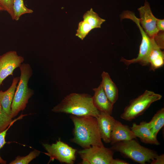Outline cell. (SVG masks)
Here are the masks:
<instances>
[{
    "mask_svg": "<svg viewBox=\"0 0 164 164\" xmlns=\"http://www.w3.org/2000/svg\"><path fill=\"white\" fill-rule=\"evenodd\" d=\"M73 122V137L70 141L84 149L91 146H104L96 118L92 116H77L71 114Z\"/></svg>",
    "mask_w": 164,
    "mask_h": 164,
    "instance_id": "obj_1",
    "label": "cell"
},
{
    "mask_svg": "<svg viewBox=\"0 0 164 164\" xmlns=\"http://www.w3.org/2000/svg\"><path fill=\"white\" fill-rule=\"evenodd\" d=\"M52 111L77 116H90L96 118L100 112L94 105L92 97L87 94L76 93H72L65 97Z\"/></svg>",
    "mask_w": 164,
    "mask_h": 164,
    "instance_id": "obj_2",
    "label": "cell"
},
{
    "mask_svg": "<svg viewBox=\"0 0 164 164\" xmlns=\"http://www.w3.org/2000/svg\"><path fill=\"white\" fill-rule=\"evenodd\" d=\"M19 67L20 76L11 106L10 116L12 118L25 109L29 99L34 93L33 90L28 86L29 79L32 74L30 65L27 63H23Z\"/></svg>",
    "mask_w": 164,
    "mask_h": 164,
    "instance_id": "obj_3",
    "label": "cell"
},
{
    "mask_svg": "<svg viewBox=\"0 0 164 164\" xmlns=\"http://www.w3.org/2000/svg\"><path fill=\"white\" fill-rule=\"evenodd\" d=\"M135 139L117 142L110 148L124 157L141 164L150 162L158 155L155 151L141 145Z\"/></svg>",
    "mask_w": 164,
    "mask_h": 164,
    "instance_id": "obj_4",
    "label": "cell"
},
{
    "mask_svg": "<svg viewBox=\"0 0 164 164\" xmlns=\"http://www.w3.org/2000/svg\"><path fill=\"white\" fill-rule=\"evenodd\" d=\"M162 96L154 92L145 90L137 97L131 100L124 108L120 118L130 122L142 114L153 102L161 99Z\"/></svg>",
    "mask_w": 164,
    "mask_h": 164,
    "instance_id": "obj_5",
    "label": "cell"
},
{
    "mask_svg": "<svg viewBox=\"0 0 164 164\" xmlns=\"http://www.w3.org/2000/svg\"><path fill=\"white\" fill-rule=\"evenodd\" d=\"M120 17L121 19H129L134 22L139 29L142 37L138 56L130 60L122 57L120 61L123 62L126 66L136 63H139L143 66L149 65L148 57L152 48L154 38H151L147 35L141 26L139 19L137 18L133 12L125 11L121 14Z\"/></svg>",
    "mask_w": 164,
    "mask_h": 164,
    "instance_id": "obj_6",
    "label": "cell"
},
{
    "mask_svg": "<svg viewBox=\"0 0 164 164\" xmlns=\"http://www.w3.org/2000/svg\"><path fill=\"white\" fill-rule=\"evenodd\" d=\"M43 145L47 151L45 154L50 157L49 163L56 159L61 163H74L77 150L61 141L60 139L56 143L51 145L43 144Z\"/></svg>",
    "mask_w": 164,
    "mask_h": 164,
    "instance_id": "obj_7",
    "label": "cell"
},
{
    "mask_svg": "<svg viewBox=\"0 0 164 164\" xmlns=\"http://www.w3.org/2000/svg\"><path fill=\"white\" fill-rule=\"evenodd\" d=\"M83 164H111L114 152L104 146H91L78 152Z\"/></svg>",
    "mask_w": 164,
    "mask_h": 164,
    "instance_id": "obj_8",
    "label": "cell"
},
{
    "mask_svg": "<svg viewBox=\"0 0 164 164\" xmlns=\"http://www.w3.org/2000/svg\"><path fill=\"white\" fill-rule=\"evenodd\" d=\"M24 58L15 50L8 51L0 56V87L4 80L13 76L14 70L24 62Z\"/></svg>",
    "mask_w": 164,
    "mask_h": 164,
    "instance_id": "obj_9",
    "label": "cell"
},
{
    "mask_svg": "<svg viewBox=\"0 0 164 164\" xmlns=\"http://www.w3.org/2000/svg\"><path fill=\"white\" fill-rule=\"evenodd\" d=\"M83 20L80 22L75 36L82 40L92 29L101 28V24L105 20L100 18L92 8L87 11L83 15Z\"/></svg>",
    "mask_w": 164,
    "mask_h": 164,
    "instance_id": "obj_10",
    "label": "cell"
},
{
    "mask_svg": "<svg viewBox=\"0 0 164 164\" xmlns=\"http://www.w3.org/2000/svg\"><path fill=\"white\" fill-rule=\"evenodd\" d=\"M138 10L142 27L150 38H154L159 31L156 26L158 19L152 14L149 2L145 1L144 5L138 8Z\"/></svg>",
    "mask_w": 164,
    "mask_h": 164,
    "instance_id": "obj_11",
    "label": "cell"
},
{
    "mask_svg": "<svg viewBox=\"0 0 164 164\" xmlns=\"http://www.w3.org/2000/svg\"><path fill=\"white\" fill-rule=\"evenodd\" d=\"M96 118L101 139L105 143H110L116 120L111 115L101 112Z\"/></svg>",
    "mask_w": 164,
    "mask_h": 164,
    "instance_id": "obj_12",
    "label": "cell"
},
{
    "mask_svg": "<svg viewBox=\"0 0 164 164\" xmlns=\"http://www.w3.org/2000/svg\"><path fill=\"white\" fill-rule=\"evenodd\" d=\"M131 129L142 142L156 145L160 144L157 137L154 135L146 121H142L138 125L133 123Z\"/></svg>",
    "mask_w": 164,
    "mask_h": 164,
    "instance_id": "obj_13",
    "label": "cell"
},
{
    "mask_svg": "<svg viewBox=\"0 0 164 164\" xmlns=\"http://www.w3.org/2000/svg\"><path fill=\"white\" fill-rule=\"evenodd\" d=\"M135 135L128 126L116 120L111 136L110 144L122 141L136 139Z\"/></svg>",
    "mask_w": 164,
    "mask_h": 164,
    "instance_id": "obj_14",
    "label": "cell"
},
{
    "mask_svg": "<svg viewBox=\"0 0 164 164\" xmlns=\"http://www.w3.org/2000/svg\"><path fill=\"white\" fill-rule=\"evenodd\" d=\"M93 90L94 94L92 100L95 106L100 112L111 115L113 105L107 97L101 84L97 88L93 89Z\"/></svg>",
    "mask_w": 164,
    "mask_h": 164,
    "instance_id": "obj_15",
    "label": "cell"
},
{
    "mask_svg": "<svg viewBox=\"0 0 164 164\" xmlns=\"http://www.w3.org/2000/svg\"><path fill=\"white\" fill-rule=\"evenodd\" d=\"M101 76L102 81L101 84L108 99L114 105L118 98V88L108 73L103 71Z\"/></svg>",
    "mask_w": 164,
    "mask_h": 164,
    "instance_id": "obj_16",
    "label": "cell"
},
{
    "mask_svg": "<svg viewBox=\"0 0 164 164\" xmlns=\"http://www.w3.org/2000/svg\"><path fill=\"white\" fill-rule=\"evenodd\" d=\"M20 79V77H14L12 84L9 88L6 91H0V103L4 111L10 115L11 111V106L17 84Z\"/></svg>",
    "mask_w": 164,
    "mask_h": 164,
    "instance_id": "obj_17",
    "label": "cell"
},
{
    "mask_svg": "<svg viewBox=\"0 0 164 164\" xmlns=\"http://www.w3.org/2000/svg\"><path fill=\"white\" fill-rule=\"evenodd\" d=\"M148 60L149 65H150V70L155 71L162 67L164 64V52L161 50L154 39Z\"/></svg>",
    "mask_w": 164,
    "mask_h": 164,
    "instance_id": "obj_18",
    "label": "cell"
},
{
    "mask_svg": "<svg viewBox=\"0 0 164 164\" xmlns=\"http://www.w3.org/2000/svg\"><path fill=\"white\" fill-rule=\"evenodd\" d=\"M149 126L154 135L157 137L160 130L164 125V108L159 110L148 122Z\"/></svg>",
    "mask_w": 164,
    "mask_h": 164,
    "instance_id": "obj_19",
    "label": "cell"
},
{
    "mask_svg": "<svg viewBox=\"0 0 164 164\" xmlns=\"http://www.w3.org/2000/svg\"><path fill=\"white\" fill-rule=\"evenodd\" d=\"M13 20L18 21L23 15L30 14L33 11L26 7L25 5L24 0H13Z\"/></svg>",
    "mask_w": 164,
    "mask_h": 164,
    "instance_id": "obj_20",
    "label": "cell"
},
{
    "mask_svg": "<svg viewBox=\"0 0 164 164\" xmlns=\"http://www.w3.org/2000/svg\"><path fill=\"white\" fill-rule=\"evenodd\" d=\"M40 153L39 151L34 150L28 155L24 156H18L14 160L11 162L10 164H28L32 160L38 156Z\"/></svg>",
    "mask_w": 164,
    "mask_h": 164,
    "instance_id": "obj_21",
    "label": "cell"
},
{
    "mask_svg": "<svg viewBox=\"0 0 164 164\" xmlns=\"http://www.w3.org/2000/svg\"><path fill=\"white\" fill-rule=\"evenodd\" d=\"M10 115L4 111L0 103V132L6 129L12 121Z\"/></svg>",
    "mask_w": 164,
    "mask_h": 164,
    "instance_id": "obj_22",
    "label": "cell"
},
{
    "mask_svg": "<svg viewBox=\"0 0 164 164\" xmlns=\"http://www.w3.org/2000/svg\"><path fill=\"white\" fill-rule=\"evenodd\" d=\"M27 114H21L19 117L15 119L10 123L9 125L5 130L0 132V149H2L4 145L6 143V142L5 140V137L6 135L7 132L9 129L10 127L13 124V123L16 121L22 119V118L25 116L27 115ZM6 161L3 159L0 156V164H5L6 163Z\"/></svg>",
    "mask_w": 164,
    "mask_h": 164,
    "instance_id": "obj_23",
    "label": "cell"
},
{
    "mask_svg": "<svg viewBox=\"0 0 164 164\" xmlns=\"http://www.w3.org/2000/svg\"><path fill=\"white\" fill-rule=\"evenodd\" d=\"M13 0H0V5L10 15L11 18H13Z\"/></svg>",
    "mask_w": 164,
    "mask_h": 164,
    "instance_id": "obj_24",
    "label": "cell"
},
{
    "mask_svg": "<svg viewBox=\"0 0 164 164\" xmlns=\"http://www.w3.org/2000/svg\"><path fill=\"white\" fill-rule=\"evenodd\" d=\"M154 39L157 45L161 49H163L164 45V33H159V31L157 34L154 37Z\"/></svg>",
    "mask_w": 164,
    "mask_h": 164,
    "instance_id": "obj_25",
    "label": "cell"
},
{
    "mask_svg": "<svg viewBox=\"0 0 164 164\" xmlns=\"http://www.w3.org/2000/svg\"><path fill=\"white\" fill-rule=\"evenodd\" d=\"M151 164H164V155L162 154L158 155L155 158L153 159L150 162Z\"/></svg>",
    "mask_w": 164,
    "mask_h": 164,
    "instance_id": "obj_26",
    "label": "cell"
},
{
    "mask_svg": "<svg viewBox=\"0 0 164 164\" xmlns=\"http://www.w3.org/2000/svg\"><path fill=\"white\" fill-rule=\"evenodd\" d=\"M156 26L159 31H164V20L157 19Z\"/></svg>",
    "mask_w": 164,
    "mask_h": 164,
    "instance_id": "obj_27",
    "label": "cell"
},
{
    "mask_svg": "<svg viewBox=\"0 0 164 164\" xmlns=\"http://www.w3.org/2000/svg\"><path fill=\"white\" fill-rule=\"evenodd\" d=\"M129 163L124 160L119 159H113L111 164H128Z\"/></svg>",
    "mask_w": 164,
    "mask_h": 164,
    "instance_id": "obj_28",
    "label": "cell"
},
{
    "mask_svg": "<svg viewBox=\"0 0 164 164\" xmlns=\"http://www.w3.org/2000/svg\"><path fill=\"white\" fill-rule=\"evenodd\" d=\"M4 11V10L3 8L1 5H0V12Z\"/></svg>",
    "mask_w": 164,
    "mask_h": 164,
    "instance_id": "obj_29",
    "label": "cell"
}]
</instances>
